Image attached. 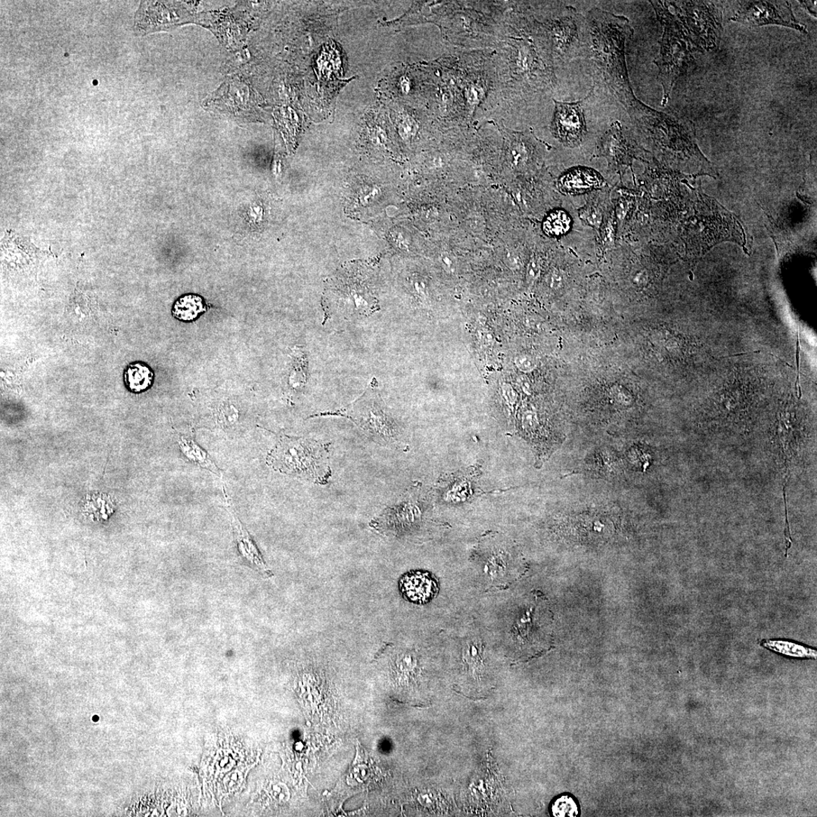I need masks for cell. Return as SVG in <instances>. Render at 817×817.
I'll list each match as a JSON object with an SVG mask.
<instances>
[{
    "label": "cell",
    "mask_w": 817,
    "mask_h": 817,
    "mask_svg": "<svg viewBox=\"0 0 817 817\" xmlns=\"http://www.w3.org/2000/svg\"><path fill=\"white\" fill-rule=\"evenodd\" d=\"M586 18L583 58L590 64L596 84L607 87L630 118L644 103L633 93L626 64V43L633 35L628 18L594 8Z\"/></svg>",
    "instance_id": "obj_1"
},
{
    "label": "cell",
    "mask_w": 817,
    "mask_h": 817,
    "mask_svg": "<svg viewBox=\"0 0 817 817\" xmlns=\"http://www.w3.org/2000/svg\"><path fill=\"white\" fill-rule=\"evenodd\" d=\"M658 20L663 27L660 52L654 61L658 80L664 89L662 105L665 106L677 80L687 69L697 51L680 18L670 9L667 1H650Z\"/></svg>",
    "instance_id": "obj_2"
},
{
    "label": "cell",
    "mask_w": 817,
    "mask_h": 817,
    "mask_svg": "<svg viewBox=\"0 0 817 817\" xmlns=\"http://www.w3.org/2000/svg\"><path fill=\"white\" fill-rule=\"evenodd\" d=\"M520 607L512 627V641L516 658L528 660L552 645L553 615L540 593L530 594Z\"/></svg>",
    "instance_id": "obj_3"
},
{
    "label": "cell",
    "mask_w": 817,
    "mask_h": 817,
    "mask_svg": "<svg viewBox=\"0 0 817 817\" xmlns=\"http://www.w3.org/2000/svg\"><path fill=\"white\" fill-rule=\"evenodd\" d=\"M274 470L325 484L330 475L328 448L314 440L283 437L268 456Z\"/></svg>",
    "instance_id": "obj_4"
},
{
    "label": "cell",
    "mask_w": 817,
    "mask_h": 817,
    "mask_svg": "<svg viewBox=\"0 0 817 817\" xmlns=\"http://www.w3.org/2000/svg\"><path fill=\"white\" fill-rule=\"evenodd\" d=\"M684 24L697 51L718 48L723 29L721 2L667 1Z\"/></svg>",
    "instance_id": "obj_5"
},
{
    "label": "cell",
    "mask_w": 817,
    "mask_h": 817,
    "mask_svg": "<svg viewBox=\"0 0 817 817\" xmlns=\"http://www.w3.org/2000/svg\"><path fill=\"white\" fill-rule=\"evenodd\" d=\"M549 48L556 63L583 57L586 41V18L573 6H565L558 15L540 23Z\"/></svg>",
    "instance_id": "obj_6"
},
{
    "label": "cell",
    "mask_w": 817,
    "mask_h": 817,
    "mask_svg": "<svg viewBox=\"0 0 817 817\" xmlns=\"http://www.w3.org/2000/svg\"><path fill=\"white\" fill-rule=\"evenodd\" d=\"M738 9L730 20L749 27L779 25L803 34L807 27L798 22L788 1H739Z\"/></svg>",
    "instance_id": "obj_7"
},
{
    "label": "cell",
    "mask_w": 817,
    "mask_h": 817,
    "mask_svg": "<svg viewBox=\"0 0 817 817\" xmlns=\"http://www.w3.org/2000/svg\"><path fill=\"white\" fill-rule=\"evenodd\" d=\"M592 87L589 95L575 102H558L554 100L555 112L552 130L558 139L567 146L580 144L586 131L584 104L593 94Z\"/></svg>",
    "instance_id": "obj_8"
},
{
    "label": "cell",
    "mask_w": 817,
    "mask_h": 817,
    "mask_svg": "<svg viewBox=\"0 0 817 817\" xmlns=\"http://www.w3.org/2000/svg\"><path fill=\"white\" fill-rule=\"evenodd\" d=\"M482 557V573L491 586L516 581L525 570L521 560L512 549L502 544L488 549Z\"/></svg>",
    "instance_id": "obj_9"
},
{
    "label": "cell",
    "mask_w": 817,
    "mask_h": 817,
    "mask_svg": "<svg viewBox=\"0 0 817 817\" xmlns=\"http://www.w3.org/2000/svg\"><path fill=\"white\" fill-rule=\"evenodd\" d=\"M400 588L407 600L422 604L434 598L438 592V584L429 574L412 572L401 578Z\"/></svg>",
    "instance_id": "obj_10"
},
{
    "label": "cell",
    "mask_w": 817,
    "mask_h": 817,
    "mask_svg": "<svg viewBox=\"0 0 817 817\" xmlns=\"http://www.w3.org/2000/svg\"><path fill=\"white\" fill-rule=\"evenodd\" d=\"M233 523L238 548L241 556L254 570L265 577H271L273 574L270 569L265 564L259 551L254 544L247 532L242 526L241 523L235 517L233 519Z\"/></svg>",
    "instance_id": "obj_11"
},
{
    "label": "cell",
    "mask_w": 817,
    "mask_h": 817,
    "mask_svg": "<svg viewBox=\"0 0 817 817\" xmlns=\"http://www.w3.org/2000/svg\"><path fill=\"white\" fill-rule=\"evenodd\" d=\"M205 300L196 294H187L179 298L172 308V315L183 323L194 322L207 311Z\"/></svg>",
    "instance_id": "obj_12"
},
{
    "label": "cell",
    "mask_w": 817,
    "mask_h": 817,
    "mask_svg": "<svg viewBox=\"0 0 817 817\" xmlns=\"http://www.w3.org/2000/svg\"><path fill=\"white\" fill-rule=\"evenodd\" d=\"M124 379L126 386L131 392L140 393L148 391L152 386L154 373L149 365L143 362H134L127 366Z\"/></svg>",
    "instance_id": "obj_13"
},
{
    "label": "cell",
    "mask_w": 817,
    "mask_h": 817,
    "mask_svg": "<svg viewBox=\"0 0 817 817\" xmlns=\"http://www.w3.org/2000/svg\"><path fill=\"white\" fill-rule=\"evenodd\" d=\"M602 185L599 174L591 169L576 168L560 180V185L568 192H584Z\"/></svg>",
    "instance_id": "obj_14"
},
{
    "label": "cell",
    "mask_w": 817,
    "mask_h": 817,
    "mask_svg": "<svg viewBox=\"0 0 817 817\" xmlns=\"http://www.w3.org/2000/svg\"><path fill=\"white\" fill-rule=\"evenodd\" d=\"M761 645L780 654L802 658H816V651L810 648L779 640H765Z\"/></svg>",
    "instance_id": "obj_15"
},
{
    "label": "cell",
    "mask_w": 817,
    "mask_h": 817,
    "mask_svg": "<svg viewBox=\"0 0 817 817\" xmlns=\"http://www.w3.org/2000/svg\"><path fill=\"white\" fill-rule=\"evenodd\" d=\"M570 227L571 219L563 210H556L551 213L544 223V231L549 236H563Z\"/></svg>",
    "instance_id": "obj_16"
},
{
    "label": "cell",
    "mask_w": 817,
    "mask_h": 817,
    "mask_svg": "<svg viewBox=\"0 0 817 817\" xmlns=\"http://www.w3.org/2000/svg\"><path fill=\"white\" fill-rule=\"evenodd\" d=\"M180 444L182 452L185 454L191 461L195 462L215 473H217V468L210 461V458L203 449L199 447L195 442H192L191 440L183 439L180 442Z\"/></svg>",
    "instance_id": "obj_17"
},
{
    "label": "cell",
    "mask_w": 817,
    "mask_h": 817,
    "mask_svg": "<svg viewBox=\"0 0 817 817\" xmlns=\"http://www.w3.org/2000/svg\"><path fill=\"white\" fill-rule=\"evenodd\" d=\"M550 812L554 816H577L579 807L572 795H563L556 798L550 806Z\"/></svg>",
    "instance_id": "obj_18"
},
{
    "label": "cell",
    "mask_w": 817,
    "mask_h": 817,
    "mask_svg": "<svg viewBox=\"0 0 817 817\" xmlns=\"http://www.w3.org/2000/svg\"><path fill=\"white\" fill-rule=\"evenodd\" d=\"M530 159V150L524 141L517 140L513 143L510 151V159L516 168L525 167Z\"/></svg>",
    "instance_id": "obj_19"
},
{
    "label": "cell",
    "mask_w": 817,
    "mask_h": 817,
    "mask_svg": "<svg viewBox=\"0 0 817 817\" xmlns=\"http://www.w3.org/2000/svg\"><path fill=\"white\" fill-rule=\"evenodd\" d=\"M514 363L517 368L525 374L533 372L537 366L535 358L528 354H518L514 359Z\"/></svg>",
    "instance_id": "obj_20"
},
{
    "label": "cell",
    "mask_w": 817,
    "mask_h": 817,
    "mask_svg": "<svg viewBox=\"0 0 817 817\" xmlns=\"http://www.w3.org/2000/svg\"><path fill=\"white\" fill-rule=\"evenodd\" d=\"M581 217L586 223L594 227H599L602 223L600 210L593 207H588L581 210Z\"/></svg>",
    "instance_id": "obj_21"
},
{
    "label": "cell",
    "mask_w": 817,
    "mask_h": 817,
    "mask_svg": "<svg viewBox=\"0 0 817 817\" xmlns=\"http://www.w3.org/2000/svg\"><path fill=\"white\" fill-rule=\"evenodd\" d=\"M548 282L550 288L554 290L563 288L565 283V277L563 273L558 270H553L549 275Z\"/></svg>",
    "instance_id": "obj_22"
},
{
    "label": "cell",
    "mask_w": 817,
    "mask_h": 817,
    "mask_svg": "<svg viewBox=\"0 0 817 817\" xmlns=\"http://www.w3.org/2000/svg\"><path fill=\"white\" fill-rule=\"evenodd\" d=\"M501 390L502 396L505 401L510 406L515 405L517 400V393L512 385L508 383H504L502 384Z\"/></svg>",
    "instance_id": "obj_23"
},
{
    "label": "cell",
    "mask_w": 817,
    "mask_h": 817,
    "mask_svg": "<svg viewBox=\"0 0 817 817\" xmlns=\"http://www.w3.org/2000/svg\"><path fill=\"white\" fill-rule=\"evenodd\" d=\"M505 262L510 269L518 270L521 267L520 256L514 251H508L505 255Z\"/></svg>",
    "instance_id": "obj_24"
},
{
    "label": "cell",
    "mask_w": 817,
    "mask_h": 817,
    "mask_svg": "<svg viewBox=\"0 0 817 817\" xmlns=\"http://www.w3.org/2000/svg\"><path fill=\"white\" fill-rule=\"evenodd\" d=\"M540 265L537 260L532 259L528 265L527 269V278L529 282H534L540 274Z\"/></svg>",
    "instance_id": "obj_25"
},
{
    "label": "cell",
    "mask_w": 817,
    "mask_h": 817,
    "mask_svg": "<svg viewBox=\"0 0 817 817\" xmlns=\"http://www.w3.org/2000/svg\"><path fill=\"white\" fill-rule=\"evenodd\" d=\"M516 384L519 385L523 392L530 396L532 393L531 384L526 375H521L516 379Z\"/></svg>",
    "instance_id": "obj_26"
},
{
    "label": "cell",
    "mask_w": 817,
    "mask_h": 817,
    "mask_svg": "<svg viewBox=\"0 0 817 817\" xmlns=\"http://www.w3.org/2000/svg\"><path fill=\"white\" fill-rule=\"evenodd\" d=\"M442 268L448 273H454L456 268L454 260L449 255L442 256Z\"/></svg>",
    "instance_id": "obj_27"
},
{
    "label": "cell",
    "mask_w": 817,
    "mask_h": 817,
    "mask_svg": "<svg viewBox=\"0 0 817 817\" xmlns=\"http://www.w3.org/2000/svg\"><path fill=\"white\" fill-rule=\"evenodd\" d=\"M632 281L637 287L644 286L647 282V275L644 271H639L635 274Z\"/></svg>",
    "instance_id": "obj_28"
},
{
    "label": "cell",
    "mask_w": 817,
    "mask_h": 817,
    "mask_svg": "<svg viewBox=\"0 0 817 817\" xmlns=\"http://www.w3.org/2000/svg\"><path fill=\"white\" fill-rule=\"evenodd\" d=\"M815 3H814V1H800L802 6L803 8H804L806 9V10L807 12H809V13H810L811 15H812L813 16H814L816 17V5Z\"/></svg>",
    "instance_id": "obj_29"
}]
</instances>
